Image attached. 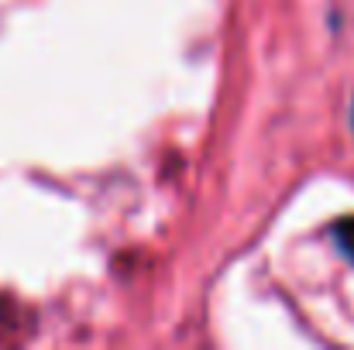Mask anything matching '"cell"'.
Masks as SVG:
<instances>
[{"instance_id":"1","label":"cell","mask_w":354,"mask_h":350,"mask_svg":"<svg viewBox=\"0 0 354 350\" xmlns=\"http://www.w3.org/2000/svg\"><path fill=\"white\" fill-rule=\"evenodd\" d=\"M337 231H341V240H344V247L351 251V257H354V220H348V224H341Z\"/></svg>"}]
</instances>
